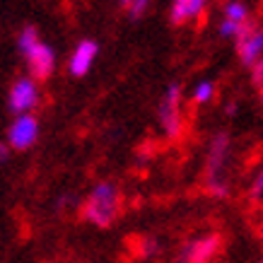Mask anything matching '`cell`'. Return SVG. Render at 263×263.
I'll return each mask as SVG.
<instances>
[{
  "label": "cell",
  "mask_w": 263,
  "mask_h": 263,
  "mask_svg": "<svg viewBox=\"0 0 263 263\" xmlns=\"http://www.w3.org/2000/svg\"><path fill=\"white\" fill-rule=\"evenodd\" d=\"M220 247H222L220 234H203V237L189 241L181 249L179 261L181 263H213V258L220 254Z\"/></svg>",
  "instance_id": "277c9868"
},
{
  "label": "cell",
  "mask_w": 263,
  "mask_h": 263,
  "mask_svg": "<svg viewBox=\"0 0 263 263\" xmlns=\"http://www.w3.org/2000/svg\"><path fill=\"white\" fill-rule=\"evenodd\" d=\"M147 8H150V0H133L130 8H128V15L133 17V20H140L147 12Z\"/></svg>",
  "instance_id": "2e32d148"
},
{
  "label": "cell",
  "mask_w": 263,
  "mask_h": 263,
  "mask_svg": "<svg viewBox=\"0 0 263 263\" xmlns=\"http://www.w3.org/2000/svg\"><path fill=\"white\" fill-rule=\"evenodd\" d=\"M230 136L220 130L213 136L210 145H208V157H205V191L213 196V198L224 200L230 196V183L224 179V164H227V157H230Z\"/></svg>",
  "instance_id": "7a4b0ae2"
},
{
  "label": "cell",
  "mask_w": 263,
  "mask_h": 263,
  "mask_svg": "<svg viewBox=\"0 0 263 263\" xmlns=\"http://www.w3.org/2000/svg\"><path fill=\"white\" fill-rule=\"evenodd\" d=\"M39 104V87L32 78H20L15 80V85L10 87L8 95V106L12 114H29Z\"/></svg>",
  "instance_id": "8992f818"
},
{
  "label": "cell",
  "mask_w": 263,
  "mask_h": 263,
  "mask_svg": "<svg viewBox=\"0 0 263 263\" xmlns=\"http://www.w3.org/2000/svg\"><path fill=\"white\" fill-rule=\"evenodd\" d=\"M251 82L258 89V97H261V102H263V58L256 65H251Z\"/></svg>",
  "instance_id": "9a60e30c"
},
{
  "label": "cell",
  "mask_w": 263,
  "mask_h": 263,
  "mask_svg": "<svg viewBox=\"0 0 263 263\" xmlns=\"http://www.w3.org/2000/svg\"><path fill=\"white\" fill-rule=\"evenodd\" d=\"M205 5L208 0H174L172 10H169V20H172V24L181 27V24L196 20L205 10Z\"/></svg>",
  "instance_id": "8fae6325"
},
{
  "label": "cell",
  "mask_w": 263,
  "mask_h": 263,
  "mask_svg": "<svg viewBox=\"0 0 263 263\" xmlns=\"http://www.w3.org/2000/svg\"><path fill=\"white\" fill-rule=\"evenodd\" d=\"M249 196H251V200H263V167H261V172L256 174L254 181H251Z\"/></svg>",
  "instance_id": "e0dca14e"
},
{
  "label": "cell",
  "mask_w": 263,
  "mask_h": 263,
  "mask_svg": "<svg viewBox=\"0 0 263 263\" xmlns=\"http://www.w3.org/2000/svg\"><path fill=\"white\" fill-rule=\"evenodd\" d=\"M157 121L167 138L181 136V85L172 82L167 87L157 106Z\"/></svg>",
  "instance_id": "3957f363"
},
{
  "label": "cell",
  "mask_w": 263,
  "mask_h": 263,
  "mask_svg": "<svg viewBox=\"0 0 263 263\" xmlns=\"http://www.w3.org/2000/svg\"><path fill=\"white\" fill-rule=\"evenodd\" d=\"M39 44V32H36V27H24L20 36H17V48H20V53L27 56L34 46Z\"/></svg>",
  "instance_id": "4fadbf2b"
},
{
  "label": "cell",
  "mask_w": 263,
  "mask_h": 263,
  "mask_svg": "<svg viewBox=\"0 0 263 263\" xmlns=\"http://www.w3.org/2000/svg\"><path fill=\"white\" fill-rule=\"evenodd\" d=\"M261 263H263V261H261Z\"/></svg>",
  "instance_id": "44dd1931"
},
{
  "label": "cell",
  "mask_w": 263,
  "mask_h": 263,
  "mask_svg": "<svg viewBox=\"0 0 263 263\" xmlns=\"http://www.w3.org/2000/svg\"><path fill=\"white\" fill-rule=\"evenodd\" d=\"M119 3H121V8H123V10H128V8H130V3H133V0H119Z\"/></svg>",
  "instance_id": "d6986e66"
},
{
  "label": "cell",
  "mask_w": 263,
  "mask_h": 263,
  "mask_svg": "<svg viewBox=\"0 0 263 263\" xmlns=\"http://www.w3.org/2000/svg\"><path fill=\"white\" fill-rule=\"evenodd\" d=\"M10 157V147L5 143H0V162H5Z\"/></svg>",
  "instance_id": "ac0fdd59"
},
{
  "label": "cell",
  "mask_w": 263,
  "mask_h": 263,
  "mask_svg": "<svg viewBox=\"0 0 263 263\" xmlns=\"http://www.w3.org/2000/svg\"><path fill=\"white\" fill-rule=\"evenodd\" d=\"M136 249H138V256H140V258H152V256L160 251V241L155 239V237H140Z\"/></svg>",
  "instance_id": "5bb4252c"
},
{
  "label": "cell",
  "mask_w": 263,
  "mask_h": 263,
  "mask_svg": "<svg viewBox=\"0 0 263 263\" xmlns=\"http://www.w3.org/2000/svg\"><path fill=\"white\" fill-rule=\"evenodd\" d=\"M251 15H249V8L239 0H230L224 5V15L222 22H220V36L222 39H237L244 29L251 27Z\"/></svg>",
  "instance_id": "5b68a950"
},
{
  "label": "cell",
  "mask_w": 263,
  "mask_h": 263,
  "mask_svg": "<svg viewBox=\"0 0 263 263\" xmlns=\"http://www.w3.org/2000/svg\"><path fill=\"white\" fill-rule=\"evenodd\" d=\"M39 138V121L32 114H20L8 130V145L15 150H29Z\"/></svg>",
  "instance_id": "ba28073f"
},
{
  "label": "cell",
  "mask_w": 263,
  "mask_h": 263,
  "mask_svg": "<svg viewBox=\"0 0 263 263\" xmlns=\"http://www.w3.org/2000/svg\"><path fill=\"white\" fill-rule=\"evenodd\" d=\"M97 53H99V44L92 41V39H82L80 44L75 46V51H72L70 61H68V70H70V75H75V78L87 75V72L92 70L95 61H97Z\"/></svg>",
  "instance_id": "30bf717a"
},
{
  "label": "cell",
  "mask_w": 263,
  "mask_h": 263,
  "mask_svg": "<svg viewBox=\"0 0 263 263\" xmlns=\"http://www.w3.org/2000/svg\"><path fill=\"white\" fill-rule=\"evenodd\" d=\"M24 58H27L29 75H32L34 82L46 80V78H51V72L56 70V51L48 46V44H44V41H39Z\"/></svg>",
  "instance_id": "9c48e42d"
},
{
  "label": "cell",
  "mask_w": 263,
  "mask_h": 263,
  "mask_svg": "<svg viewBox=\"0 0 263 263\" xmlns=\"http://www.w3.org/2000/svg\"><path fill=\"white\" fill-rule=\"evenodd\" d=\"M213 97H215V82L213 80H200L198 85L193 87V92H191L193 104H198V106L213 102Z\"/></svg>",
  "instance_id": "7c38bea8"
},
{
  "label": "cell",
  "mask_w": 263,
  "mask_h": 263,
  "mask_svg": "<svg viewBox=\"0 0 263 263\" xmlns=\"http://www.w3.org/2000/svg\"><path fill=\"white\" fill-rule=\"evenodd\" d=\"M234 46H237V56L247 68L256 65L263 58V27H256L251 24L249 29L234 39Z\"/></svg>",
  "instance_id": "52a82bcc"
},
{
  "label": "cell",
  "mask_w": 263,
  "mask_h": 263,
  "mask_svg": "<svg viewBox=\"0 0 263 263\" xmlns=\"http://www.w3.org/2000/svg\"><path fill=\"white\" fill-rule=\"evenodd\" d=\"M123 210V196H121L119 183L114 181H99L87 193V198L82 200L80 215L87 222L97 224V227H111L116 220L121 217Z\"/></svg>",
  "instance_id": "6da1fadb"
},
{
  "label": "cell",
  "mask_w": 263,
  "mask_h": 263,
  "mask_svg": "<svg viewBox=\"0 0 263 263\" xmlns=\"http://www.w3.org/2000/svg\"><path fill=\"white\" fill-rule=\"evenodd\" d=\"M258 234H261V239H263V224H261V230H258Z\"/></svg>",
  "instance_id": "ffe728a7"
}]
</instances>
